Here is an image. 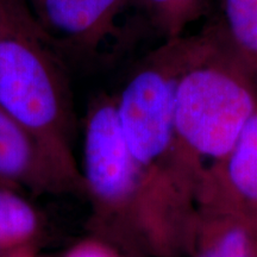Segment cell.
<instances>
[{
    "label": "cell",
    "mask_w": 257,
    "mask_h": 257,
    "mask_svg": "<svg viewBox=\"0 0 257 257\" xmlns=\"http://www.w3.org/2000/svg\"><path fill=\"white\" fill-rule=\"evenodd\" d=\"M193 36L163 41L128 73L114 95L121 133L141 180V249L159 257L186 253L195 211L193 186L180 162L175 93Z\"/></svg>",
    "instance_id": "1"
},
{
    "label": "cell",
    "mask_w": 257,
    "mask_h": 257,
    "mask_svg": "<svg viewBox=\"0 0 257 257\" xmlns=\"http://www.w3.org/2000/svg\"><path fill=\"white\" fill-rule=\"evenodd\" d=\"M257 106V78L213 23L195 35L175 93L180 162L194 191L207 201Z\"/></svg>",
    "instance_id": "2"
},
{
    "label": "cell",
    "mask_w": 257,
    "mask_h": 257,
    "mask_svg": "<svg viewBox=\"0 0 257 257\" xmlns=\"http://www.w3.org/2000/svg\"><path fill=\"white\" fill-rule=\"evenodd\" d=\"M0 107L74 156L68 76L27 0H0Z\"/></svg>",
    "instance_id": "3"
},
{
    "label": "cell",
    "mask_w": 257,
    "mask_h": 257,
    "mask_svg": "<svg viewBox=\"0 0 257 257\" xmlns=\"http://www.w3.org/2000/svg\"><path fill=\"white\" fill-rule=\"evenodd\" d=\"M79 168L96 236L141 249V180L121 133L114 95L101 93L88 106Z\"/></svg>",
    "instance_id": "4"
},
{
    "label": "cell",
    "mask_w": 257,
    "mask_h": 257,
    "mask_svg": "<svg viewBox=\"0 0 257 257\" xmlns=\"http://www.w3.org/2000/svg\"><path fill=\"white\" fill-rule=\"evenodd\" d=\"M0 182L37 193H83L79 165L0 107Z\"/></svg>",
    "instance_id": "5"
},
{
    "label": "cell",
    "mask_w": 257,
    "mask_h": 257,
    "mask_svg": "<svg viewBox=\"0 0 257 257\" xmlns=\"http://www.w3.org/2000/svg\"><path fill=\"white\" fill-rule=\"evenodd\" d=\"M57 51L95 55L110 40H119L118 19L133 0H27Z\"/></svg>",
    "instance_id": "6"
},
{
    "label": "cell",
    "mask_w": 257,
    "mask_h": 257,
    "mask_svg": "<svg viewBox=\"0 0 257 257\" xmlns=\"http://www.w3.org/2000/svg\"><path fill=\"white\" fill-rule=\"evenodd\" d=\"M191 257H257V229L239 213L197 205L187 232Z\"/></svg>",
    "instance_id": "7"
},
{
    "label": "cell",
    "mask_w": 257,
    "mask_h": 257,
    "mask_svg": "<svg viewBox=\"0 0 257 257\" xmlns=\"http://www.w3.org/2000/svg\"><path fill=\"white\" fill-rule=\"evenodd\" d=\"M199 205L230 208L257 229V106L225 163L213 193Z\"/></svg>",
    "instance_id": "8"
},
{
    "label": "cell",
    "mask_w": 257,
    "mask_h": 257,
    "mask_svg": "<svg viewBox=\"0 0 257 257\" xmlns=\"http://www.w3.org/2000/svg\"><path fill=\"white\" fill-rule=\"evenodd\" d=\"M213 25L257 78V0H219Z\"/></svg>",
    "instance_id": "9"
},
{
    "label": "cell",
    "mask_w": 257,
    "mask_h": 257,
    "mask_svg": "<svg viewBox=\"0 0 257 257\" xmlns=\"http://www.w3.org/2000/svg\"><path fill=\"white\" fill-rule=\"evenodd\" d=\"M41 216L9 185H0V252L24 250L41 231Z\"/></svg>",
    "instance_id": "10"
},
{
    "label": "cell",
    "mask_w": 257,
    "mask_h": 257,
    "mask_svg": "<svg viewBox=\"0 0 257 257\" xmlns=\"http://www.w3.org/2000/svg\"><path fill=\"white\" fill-rule=\"evenodd\" d=\"M142 19L163 41L182 36L185 29L208 10V0H133Z\"/></svg>",
    "instance_id": "11"
},
{
    "label": "cell",
    "mask_w": 257,
    "mask_h": 257,
    "mask_svg": "<svg viewBox=\"0 0 257 257\" xmlns=\"http://www.w3.org/2000/svg\"><path fill=\"white\" fill-rule=\"evenodd\" d=\"M64 257H124L114 244L101 237L85 239L73 246Z\"/></svg>",
    "instance_id": "12"
},
{
    "label": "cell",
    "mask_w": 257,
    "mask_h": 257,
    "mask_svg": "<svg viewBox=\"0 0 257 257\" xmlns=\"http://www.w3.org/2000/svg\"><path fill=\"white\" fill-rule=\"evenodd\" d=\"M9 257H35V256H32L31 253H29L27 251V249H24V250H18V251L11 252L9 255Z\"/></svg>",
    "instance_id": "13"
},
{
    "label": "cell",
    "mask_w": 257,
    "mask_h": 257,
    "mask_svg": "<svg viewBox=\"0 0 257 257\" xmlns=\"http://www.w3.org/2000/svg\"><path fill=\"white\" fill-rule=\"evenodd\" d=\"M0 185H2V182H0ZM4 185H5V184H4Z\"/></svg>",
    "instance_id": "14"
}]
</instances>
